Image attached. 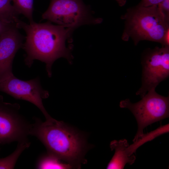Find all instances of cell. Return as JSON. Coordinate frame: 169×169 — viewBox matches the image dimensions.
<instances>
[{"instance_id":"10","label":"cell","mask_w":169,"mask_h":169,"mask_svg":"<svg viewBox=\"0 0 169 169\" xmlns=\"http://www.w3.org/2000/svg\"><path fill=\"white\" fill-rule=\"evenodd\" d=\"M129 144L126 140L112 141L110 144L111 150H115L114 156L107 167L108 169H122L128 163L132 164L136 160L134 154L131 155L129 152Z\"/></svg>"},{"instance_id":"17","label":"cell","mask_w":169,"mask_h":169,"mask_svg":"<svg viewBox=\"0 0 169 169\" xmlns=\"http://www.w3.org/2000/svg\"><path fill=\"white\" fill-rule=\"evenodd\" d=\"M163 0H141L140 5L144 7H149L154 5H158Z\"/></svg>"},{"instance_id":"14","label":"cell","mask_w":169,"mask_h":169,"mask_svg":"<svg viewBox=\"0 0 169 169\" xmlns=\"http://www.w3.org/2000/svg\"><path fill=\"white\" fill-rule=\"evenodd\" d=\"M169 132V124L162 126L154 131L143 134L140 138L138 139L133 144L129 145V150L132 154L135 152L136 149L145 142L151 141L155 137L164 133Z\"/></svg>"},{"instance_id":"2","label":"cell","mask_w":169,"mask_h":169,"mask_svg":"<svg viewBox=\"0 0 169 169\" xmlns=\"http://www.w3.org/2000/svg\"><path fill=\"white\" fill-rule=\"evenodd\" d=\"M29 135L35 136L44 144L48 153L72 166L80 161L84 141L76 132L63 121L52 118L43 122L34 118Z\"/></svg>"},{"instance_id":"16","label":"cell","mask_w":169,"mask_h":169,"mask_svg":"<svg viewBox=\"0 0 169 169\" xmlns=\"http://www.w3.org/2000/svg\"><path fill=\"white\" fill-rule=\"evenodd\" d=\"M158 6L163 14L169 18V0H163L158 4Z\"/></svg>"},{"instance_id":"8","label":"cell","mask_w":169,"mask_h":169,"mask_svg":"<svg viewBox=\"0 0 169 169\" xmlns=\"http://www.w3.org/2000/svg\"><path fill=\"white\" fill-rule=\"evenodd\" d=\"M0 91L16 99L33 104L42 112L46 120L52 118L47 112L43 103V99L48 97L49 94L42 88L39 77L24 81L18 79L13 74L0 81Z\"/></svg>"},{"instance_id":"9","label":"cell","mask_w":169,"mask_h":169,"mask_svg":"<svg viewBox=\"0 0 169 169\" xmlns=\"http://www.w3.org/2000/svg\"><path fill=\"white\" fill-rule=\"evenodd\" d=\"M13 25L0 35V81L13 74L12 64L18 51L23 48L25 37Z\"/></svg>"},{"instance_id":"19","label":"cell","mask_w":169,"mask_h":169,"mask_svg":"<svg viewBox=\"0 0 169 169\" xmlns=\"http://www.w3.org/2000/svg\"><path fill=\"white\" fill-rule=\"evenodd\" d=\"M119 4V5L121 7L124 6L126 3V0H115Z\"/></svg>"},{"instance_id":"6","label":"cell","mask_w":169,"mask_h":169,"mask_svg":"<svg viewBox=\"0 0 169 169\" xmlns=\"http://www.w3.org/2000/svg\"><path fill=\"white\" fill-rule=\"evenodd\" d=\"M141 86L136 95L143 97L169 76V47H156L146 49L141 57Z\"/></svg>"},{"instance_id":"1","label":"cell","mask_w":169,"mask_h":169,"mask_svg":"<svg viewBox=\"0 0 169 169\" xmlns=\"http://www.w3.org/2000/svg\"><path fill=\"white\" fill-rule=\"evenodd\" d=\"M16 26L26 33L22 48L26 53L25 63L28 67L34 60H39L45 63L48 74L50 77L52 66L56 60L63 57L72 62L71 47H67L66 44L72 41V31L49 21L43 23L34 21L28 24L18 19Z\"/></svg>"},{"instance_id":"15","label":"cell","mask_w":169,"mask_h":169,"mask_svg":"<svg viewBox=\"0 0 169 169\" xmlns=\"http://www.w3.org/2000/svg\"><path fill=\"white\" fill-rule=\"evenodd\" d=\"M34 0H11L15 10L22 14L29 20V23L34 22L33 18Z\"/></svg>"},{"instance_id":"12","label":"cell","mask_w":169,"mask_h":169,"mask_svg":"<svg viewBox=\"0 0 169 169\" xmlns=\"http://www.w3.org/2000/svg\"><path fill=\"white\" fill-rule=\"evenodd\" d=\"M62 161L49 153L44 155L38 159L36 167L38 169H69L72 166L68 163H63Z\"/></svg>"},{"instance_id":"3","label":"cell","mask_w":169,"mask_h":169,"mask_svg":"<svg viewBox=\"0 0 169 169\" xmlns=\"http://www.w3.org/2000/svg\"><path fill=\"white\" fill-rule=\"evenodd\" d=\"M120 18L125 24L122 39L127 41L131 39L135 45L142 40L161 44L169 29V18L161 12L158 5L146 7L138 4L127 9Z\"/></svg>"},{"instance_id":"7","label":"cell","mask_w":169,"mask_h":169,"mask_svg":"<svg viewBox=\"0 0 169 169\" xmlns=\"http://www.w3.org/2000/svg\"><path fill=\"white\" fill-rule=\"evenodd\" d=\"M20 109L19 104L4 102L0 95V144L28 140L31 124Z\"/></svg>"},{"instance_id":"18","label":"cell","mask_w":169,"mask_h":169,"mask_svg":"<svg viewBox=\"0 0 169 169\" xmlns=\"http://www.w3.org/2000/svg\"><path fill=\"white\" fill-rule=\"evenodd\" d=\"M15 24L5 23L0 20V35L5 30L13 25Z\"/></svg>"},{"instance_id":"4","label":"cell","mask_w":169,"mask_h":169,"mask_svg":"<svg viewBox=\"0 0 169 169\" xmlns=\"http://www.w3.org/2000/svg\"><path fill=\"white\" fill-rule=\"evenodd\" d=\"M155 89L150 90L137 102L132 103L127 99L120 103V107L130 110L136 120L138 129L134 142L143 135L147 126L169 117V97L158 94Z\"/></svg>"},{"instance_id":"5","label":"cell","mask_w":169,"mask_h":169,"mask_svg":"<svg viewBox=\"0 0 169 169\" xmlns=\"http://www.w3.org/2000/svg\"><path fill=\"white\" fill-rule=\"evenodd\" d=\"M42 18L73 31L82 25L98 24L102 21V18L92 15L90 7L82 0H51Z\"/></svg>"},{"instance_id":"13","label":"cell","mask_w":169,"mask_h":169,"mask_svg":"<svg viewBox=\"0 0 169 169\" xmlns=\"http://www.w3.org/2000/svg\"><path fill=\"white\" fill-rule=\"evenodd\" d=\"M11 0H0V20L8 24H15L19 14L11 4Z\"/></svg>"},{"instance_id":"11","label":"cell","mask_w":169,"mask_h":169,"mask_svg":"<svg viewBox=\"0 0 169 169\" xmlns=\"http://www.w3.org/2000/svg\"><path fill=\"white\" fill-rule=\"evenodd\" d=\"M30 144L28 140L18 142L16 149L12 153L5 157L0 158V169H13L20 155L29 147Z\"/></svg>"}]
</instances>
